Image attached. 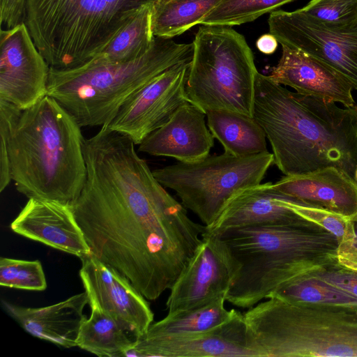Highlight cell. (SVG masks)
Listing matches in <instances>:
<instances>
[{
	"label": "cell",
	"instance_id": "obj_32",
	"mask_svg": "<svg viewBox=\"0 0 357 357\" xmlns=\"http://www.w3.org/2000/svg\"><path fill=\"white\" fill-rule=\"evenodd\" d=\"M16 106L0 100V192L6 188L12 180L8 153V136L15 119L21 112Z\"/></svg>",
	"mask_w": 357,
	"mask_h": 357
},
{
	"label": "cell",
	"instance_id": "obj_3",
	"mask_svg": "<svg viewBox=\"0 0 357 357\" xmlns=\"http://www.w3.org/2000/svg\"><path fill=\"white\" fill-rule=\"evenodd\" d=\"M212 234L234 273L226 301L241 308L266 299L284 283L339 264L337 238L315 223L248 225Z\"/></svg>",
	"mask_w": 357,
	"mask_h": 357
},
{
	"label": "cell",
	"instance_id": "obj_6",
	"mask_svg": "<svg viewBox=\"0 0 357 357\" xmlns=\"http://www.w3.org/2000/svg\"><path fill=\"white\" fill-rule=\"evenodd\" d=\"M267 299L244 313L260 357H357V305Z\"/></svg>",
	"mask_w": 357,
	"mask_h": 357
},
{
	"label": "cell",
	"instance_id": "obj_15",
	"mask_svg": "<svg viewBox=\"0 0 357 357\" xmlns=\"http://www.w3.org/2000/svg\"><path fill=\"white\" fill-rule=\"evenodd\" d=\"M234 277L225 248L217 236L206 231L188 266L167 300L168 313L185 310L226 296Z\"/></svg>",
	"mask_w": 357,
	"mask_h": 357
},
{
	"label": "cell",
	"instance_id": "obj_8",
	"mask_svg": "<svg viewBox=\"0 0 357 357\" xmlns=\"http://www.w3.org/2000/svg\"><path fill=\"white\" fill-rule=\"evenodd\" d=\"M231 26L203 25L192 41L185 84L188 101L202 109L252 116L259 73L245 37Z\"/></svg>",
	"mask_w": 357,
	"mask_h": 357
},
{
	"label": "cell",
	"instance_id": "obj_38",
	"mask_svg": "<svg viewBox=\"0 0 357 357\" xmlns=\"http://www.w3.org/2000/svg\"><path fill=\"white\" fill-rule=\"evenodd\" d=\"M353 178H354V180L357 183V167H356V169L354 171Z\"/></svg>",
	"mask_w": 357,
	"mask_h": 357
},
{
	"label": "cell",
	"instance_id": "obj_33",
	"mask_svg": "<svg viewBox=\"0 0 357 357\" xmlns=\"http://www.w3.org/2000/svg\"><path fill=\"white\" fill-rule=\"evenodd\" d=\"M357 297V271L340 264L308 275Z\"/></svg>",
	"mask_w": 357,
	"mask_h": 357
},
{
	"label": "cell",
	"instance_id": "obj_25",
	"mask_svg": "<svg viewBox=\"0 0 357 357\" xmlns=\"http://www.w3.org/2000/svg\"><path fill=\"white\" fill-rule=\"evenodd\" d=\"M91 316L80 326L77 347L98 356H125L135 340L99 307L91 305Z\"/></svg>",
	"mask_w": 357,
	"mask_h": 357
},
{
	"label": "cell",
	"instance_id": "obj_4",
	"mask_svg": "<svg viewBox=\"0 0 357 357\" xmlns=\"http://www.w3.org/2000/svg\"><path fill=\"white\" fill-rule=\"evenodd\" d=\"M81 128L48 95L21 110L8 141L11 178L18 192L29 199L72 205L86 178Z\"/></svg>",
	"mask_w": 357,
	"mask_h": 357
},
{
	"label": "cell",
	"instance_id": "obj_28",
	"mask_svg": "<svg viewBox=\"0 0 357 357\" xmlns=\"http://www.w3.org/2000/svg\"><path fill=\"white\" fill-rule=\"evenodd\" d=\"M296 0H220L199 22L207 26H233L251 22Z\"/></svg>",
	"mask_w": 357,
	"mask_h": 357
},
{
	"label": "cell",
	"instance_id": "obj_22",
	"mask_svg": "<svg viewBox=\"0 0 357 357\" xmlns=\"http://www.w3.org/2000/svg\"><path fill=\"white\" fill-rule=\"evenodd\" d=\"M208 127L223 146L225 153L245 156L268 151L266 136L254 119L227 110L206 112Z\"/></svg>",
	"mask_w": 357,
	"mask_h": 357
},
{
	"label": "cell",
	"instance_id": "obj_5",
	"mask_svg": "<svg viewBox=\"0 0 357 357\" xmlns=\"http://www.w3.org/2000/svg\"><path fill=\"white\" fill-rule=\"evenodd\" d=\"M192 43L154 37L142 56L126 62L91 59L68 69L50 67L47 95L56 99L82 127L104 126L121 107L153 78L192 59Z\"/></svg>",
	"mask_w": 357,
	"mask_h": 357
},
{
	"label": "cell",
	"instance_id": "obj_7",
	"mask_svg": "<svg viewBox=\"0 0 357 357\" xmlns=\"http://www.w3.org/2000/svg\"><path fill=\"white\" fill-rule=\"evenodd\" d=\"M156 0H26L24 20L49 66L68 69L94 56L143 4Z\"/></svg>",
	"mask_w": 357,
	"mask_h": 357
},
{
	"label": "cell",
	"instance_id": "obj_2",
	"mask_svg": "<svg viewBox=\"0 0 357 357\" xmlns=\"http://www.w3.org/2000/svg\"><path fill=\"white\" fill-rule=\"evenodd\" d=\"M252 116L271 144L274 164L285 175L339 167L353 177L357 167V105L292 92L258 73Z\"/></svg>",
	"mask_w": 357,
	"mask_h": 357
},
{
	"label": "cell",
	"instance_id": "obj_24",
	"mask_svg": "<svg viewBox=\"0 0 357 357\" xmlns=\"http://www.w3.org/2000/svg\"><path fill=\"white\" fill-rule=\"evenodd\" d=\"M226 296L204 305L168 313L152 323L142 335L146 337L178 336L208 331L233 318L238 310L225 307Z\"/></svg>",
	"mask_w": 357,
	"mask_h": 357
},
{
	"label": "cell",
	"instance_id": "obj_18",
	"mask_svg": "<svg viewBox=\"0 0 357 357\" xmlns=\"http://www.w3.org/2000/svg\"><path fill=\"white\" fill-rule=\"evenodd\" d=\"M206 113L187 102L162 126L149 135L138 151L166 156L179 162H193L209 155L214 137L206 121Z\"/></svg>",
	"mask_w": 357,
	"mask_h": 357
},
{
	"label": "cell",
	"instance_id": "obj_20",
	"mask_svg": "<svg viewBox=\"0 0 357 357\" xmlns=\"http://www.w3.org/2000/svg\"><path fill=\"white\" fill-rule=\"evenodd\" d=\"M274 186L307 204L328 209L352 221L357 219V183L339 167L328 166L284 176Z\"/></svg>",
	"mask_w": 357,
	"mask_h": 357
},
{
	"label": "cell",
	"instance_id": "obj_21",
	"mask_svg": "<svg viewBox=\"0 0 357 357\" xmlns=\"http://www.w3.org/2000/svg\"><path fill=\"white\" fill-rule=\"evenodd\" d=\"M86 291L46 307H24L2 301L8 314L31 335L66 348L77 347L80 326L86 318Z\"/></svg>",
	"mask_w": 357,
	"mask_h": 357
},
{
	"label": "cell",
	"instance_id": "obj_34",
	"mask_svg": "<svg viewBox=\"0 0 357 357\" xmlns=\"http://www.w3.org/2000/svg\"><path fill=\"white\" fill-rule=\"evenodd\" d=\"M26 0H0L2 29H10L24 22Z\"/></svg>",
	"mask_w": 357,
	"mask_h": 357
},
{
	"label": "cell",
	"instance_id": "obj_17",
	"mask_svg": "<svg viewBox=\"0 0 357 357\" xmlns=\"http://www.w3.org/2000/svg\"><path fill=\"white\" fill-rule=\"evenodd\" d=\"M268 77L296 93L342 104L356 105L351 83L341 73L305 52L284 45Z\"/></svg>",
	"mask_w": 357,
	"mask_h": 357
},
{
	"label": "cell",
	"instance_id": "obj_35",
	"mask_svg": "<svg viewBox=\"0 0 357 357\" xmlns=\"http://www.w3.org/2000/svg\"><path fill=\"white\" fill-rule=\"evenodd\" d=\"M337 260L340 265L357 271V250L339 245Z\"/></svg>",
	"mask_w": 357,
	"mask_h": 357
},
{
	"label": "cell",
	"instance_id": "obj_27",
	"mask_svg": "<svg viewBox=\"0 0 357 357\" xmlns=\"http://www.w3.org/2000/svg\"><path fill=\"white\" fill-rule=\"evenodd\" d=\"M270 297L291 302L357 305L356 296L309 275L279 286L267 298Z\"/></svg>",
	"mask_w": 357,
	"mask_h": 357
},
{
	"label": "cell",
	"instance_id": "obj_12",
	"mask_svg": "<svg viewBox=\"0 0 357 357\" xmlns=\"http://www.w3.org/2000/svg\"><path fill=\"white\" fill-rule=\"evenodd\" d=\"M50 66L24 22L0 31V100L20 109L47 95Z\"/></svg>",
	"mask_w": 357,
	"mask_h": 357
},
{
	"label": "cell",
	"instance_id": "obj_19",
	"mask_svg": "<svg viewBox=\"0 0 357 357\" xmlns=\"http://www.w3.org/2000/svg\"><path fill=\"white\" fill-rule=\"evenodd\" d=\"M294 198L267 182L239 190L219 215L205 229L215 233L223 229L255 225H307L308 221L294 212L289 202Z\"/></svg>",
	"mask_w": 357,
	"mask_h": 357
},
{
	"label": "cell",
	"instance_id": "obj_36",
	"mask_svg": "<svg viewBox=\"0 0 357 357\" xmlns=\"http://www.w3.org/2000/svg\"><path fill=\"white\" fill-rule=\"evenodd\" d=\"M278 41L271 33H266L261 36L256 42L257 49L265 54H271L278 48Z\"/></svg>",
	"mask_w": 357,
	"mask_h": 357
},
{
	"label": "cell",
	"instance_id": "obj_23",
	"mask_svg": "<svg viewBox=\"0 0 357 357\" xmlns=\"http://www.w3.org/2000/svg\"><path fill=\"white\" fill-rule=\"evenodd\" d=\"M153 3L141 6L91 59L107 62H126L144 54L150 49L155 37L152 31Z\"/></svg>",
	"mask_w": 357,
	"mask_h": 357
},
{
	"label": "cell",
	"instance_id": "obj_30",
	"mask_svg": "<svg viewBox=\"0 0 357 357\" xmlns=\"http://www.w3.org/2000/svg\"><path fill=\"white\" fill-rule=\"evenodd\" d=\"M289 206L302 218L333 234L340 244L353 239V221L347 217L321 207L307 204L296 199L290 201Z\"/></svg>",
	"mask_w": 357,
	"mask_h": 357
},
{
	"label": "cell",
	"instance_id": "obj_10",
	"mask_svg": "<svg viewBox=\"0 0 357 357\" xmlns=\"http://www.w3.org/2000/svg\"><path fill=\"white\" fill-rule=\"evenodd\" d=\"M269 33L280 45L298 49L344 75L357 90V18L331 23L302 11L270 13Z\"/></svg>",
	"mask_w": 357,
	"mask_h": 357
},
{
	"label": "cell",
	"instance_id": "obj_1",
	"mask_svg": "<svg viewBox=\"0 0 357 357\" xmlns=\"http://www.w3.org/2000/svg\"><path fill=\"white\" fill-rule=\"evenodd\" d=\"M135 146L107 126L85 139L86 178L71 207L91 254L155 301L185 270L205 225L189 217Z\"/></svg>",
	"mask_w": 357,
	"mask_h": 357
},
{
	"label": "cell",
	"instance_id": "obj_26",
	"mask_svg": "<svg viewBox=\"0 0 357 357\" xmlns=\"http://www.w3.org/2000/svg\"><path fill=\"white\" fill-rule=\"evenodd\" d=\"M220 0H156L152 13L154 36L172 38L199 24Z\"/></svg>",
	"mask_w": 357,
	"mask_h": 357
},
{
	"label": "cell",
	"instance_id": "obj_37",
	"mask_svg": "<svg viewBox=\"0 0 357 357\" xmlns=\"http://www.w3.org/2000/svg\"><path fill=\"white\" fill-rule=\"evenodd\" d=\"M353 226H354L353 239L349 242L341 243L339 245H343L347 246L349 248H351L354 250H357V219L356 220L353 221Z\"/></svg>",
	"mask_w": 357,
	"mask_h": 357
},
{
	"label": "cell",
	"instance_id": "obj_13",
	"mask_svg": "<svg viewBox=\"0 0 357 357\" xmlns=\"http://www.w3.org/2000/svg\"><path fill=\"white\" fill-rule=\"evenodd\" d=\"M79 276L89 298L114 318L135 340L153 321V313L144 296L123 275L92 254L80 259Z\"/></svg>",
	"mask_w": 357,
	"mask_h": 357
},
{
	"label": "cell",
	"instance_id": "obj_31",
	"mask_svg": "<svg viewBox=\"0 0 357 357\" xmlns=\"http://www.w3.org/2000/svg\"><path fill=\"white\" fill-rule=\"evenodd\" d=\"M300 9L331 23L347 22L357 18V0H311Z\"/></svg>",
	"mask_w": 357,
	"mask_h": 357
},
{
	"label": "cell",
	"instance_id": "obj_11",
	"mask_svg": "<svg viewBox=\"0 0 357 357\" xmlns=\"http://www.w3.org/2000/svg\"><path fill=\"white\" fill-rule=\"evenodd\" d=\"M190 62L177 63L153 78L133 94L106 126L139 145L189 102L185 84Z\"/></svg>",
	"mask_w": 357,
	"mask_h": 357
},
{
	"label": "cell",
	"instance_id": "obj_14",
	"mask_svg": "<svg viewBox=\"0 0 357 357\" xmlns=\"http://www.w3.org/2000/svg\"><path fill=\"white\" fill-rule=\"evenodd\" d=\"M125 356L260 357L252 344L244 314L239 311L208 331L178 336H141L135 339Z\"/></svg>",
	"mask_w": 357,
	"mask_h": 357
},
{
	"label": "cell",
	"instance_id": "obj_16",
	"mask_svg": "<svg viewBox=\"0 0 357 357\" xmlns=\"http://www.w3.org/2000/svg\"><path fill=\"white\" fill-rule=\"evenodd\" d=\"M10 229L17 234L80 259L91 254L69 204L30 198L11 222Z\"/></svg>",
	"mask_w": 357,
	"mask_h": 357
},
{
	"label": "cell",
	"instance_id": "obj_29",
	"mask_svg": "<svg viewBox=\"0 0 357 357\" xmlns=\"http://www.w3.org/2000/svg\"><path fill=\"white\" fill-rule=\"evenodd\" d=\"M0 285L30 291L45 290L47 288V282L40 261L1 257Z\"/></svg>",
	"mask_w": 357,
	"mask_h": 357
},
{
	"label": "cell",
	"instance_id": "obj_9",
	"mask_svg": "<svg viewBox=\"0 0 357 357\" xmlns=\"http://www.w3.org/2000/svg\"><path fill=\"white\" fill-rule=\"evenodd\" d=\"M273 163V154L268 151L245 156L224 153L193 162L178 161L153 174L207 227L239 190L261 183Z\"/></svg>",
	"mask_w": 357,
	"mask_h": 357
}]
</instances>
